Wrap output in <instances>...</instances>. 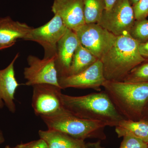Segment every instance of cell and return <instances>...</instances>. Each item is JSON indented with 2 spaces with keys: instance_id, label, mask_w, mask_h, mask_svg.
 <instances>
[{
  "instance_id": "6da1fadb",
  "label": "cell",
  "mask_w": 148,
  "mask_h": 148,
  "mask_svg": "<svg viewBox=\"0 0 148 148\" xmlns=\"http://www.w3.org/2000/svg\"><path fill=\"white\" fill-rule=\"evenodd\" d=\"M61 101L65 110L82 119L101 121L115 127L125 119L105 91L79 96L62 93Z\"/></svg>"
},
{
  "instance_id": "7a4b0ae2",
  "label": "cell",
  "mask_w": 148,
  "mask_h": 148,
  "mask_svg": "<svg viewBox=\"0 0 148 148\" xmlns=\"http://www.w3.org/2000/svg\"><path fill=\"white\" fill-rule=\"evenodd\" d=\"M139 43L129 33L117 37L114 44L101 59L106 80L123 82L132 70L145 62L139 51Z\"/></svg>"
},
{
  "instance_id": "3957f363",
  "label": "cell",
  "mask_w": 148,
  "mask_h": 148,
  "mask_svg": "<svg viewBox=\"0 0 148 148\" xmlns=\"http://www.w3.org/2000/svg\"><path fill=\"white\" fill-rule=\"evenodd\" d=\"M103 87L125 119L138 121L148 103V81L140 82L106 80Z\"/></svg>"
},
{
  "instance_id": "277c9868",
  "label": "cell",
  "mask_w": 148,
  "mask_h": 148,
  "mask_svg": "<svg viewBox=\"0 0 148 148\" xmlns=\"http://www.w3.org/2000/svg\"><path fill=\"white\" fill-rule=\"evenodd\" d=\"M48 129L56 130L76 139H105L104 129L108 125L101 121L82 119L64 108L50 115L40 116Z\"/></svg>"
},
{
  "instance_id": "5b68a950",
  "label": "cell",
  "mask_w": 148,
  "mask_h": 148,
  "mask_svg": "<svg viewBox=\"0 0 148 148\" xmlns=\"http://www.w3.org/2000/svg\"><path fill=\"white\" fill-rule=\"evenodd\" d=\"M75 32L81 44L100 60L114 45L117 37L97 23L85 24Z\"/></svg>"
},
{
  "instance_id": "8992f818",
  "label": "cell",
  "mask_w": 148,
  "mask_h": 148,
  "mask_svg": "<svg viewBox=\"0 0 148 148\" xmlns=\"http://www.w3.org/2000/svg\"><path fill=\"white\" fill-rule=\"evenodd\" d=\"M135 21L133 7L129 0H117L103 12L97 24L116 36L129 33Z\"/></svg>"
},
{
  "instance_id": "52a82bcc",
  "label": "cell",
  "mask_w": 148,
  "mask_h": 148,
  "mask_svg": "<svg viewBox=\"0 0 148 148\" xmlns=\"http://www.w3.org/2000/svg\"><path fill=\"white\" fill-rule=\"evenodd\" d=\"M68 28L58 14L46 24L31 30L27 40L36 42L44 49V57L56 56L58 41L65 34Z\"/></svg>"
},
{
  "instance_id": "ba28073f",
  "label": "cell",
  "mask_w": 148,
  "mask_h": 148,
  "mask_svg": "<svg viewBox=\"0 0 148 148\" xmlns=\"http://www.w3.org/2000/svg\"><path fill=\"white\" fill-rule=\"evenodd\" d=\"M56 56L40 59L33 55L27 58L29 66L24 68V75L27 80L25 85L34 86L40 84L54 85L60 87L56 68Z\"/></svg>"
},
{
  "instance_id": "9c48e42d",
  "label": "cell",
  "mask_w": 148,
  "mask_h": 148,
  "mask_svg": "<svg viewBox=\"0 0 148 148\" xmlns=\"http://www.w3.org/2000/svg\"><path fill=\"white\" fill-rule=\"evenodd\" d=\"M32 87V107L37 116L50 115L64 109L61 87L49 84L36 85Z\"/></svg>"
},
{
  "instance_id": "30bf717a",
  "label": "cell",
  "mask_w": 148,
  "mask_h": 148,
  "mask_svg": "<svg viewBox=\"0 0 148 148\" xmlns=\"http://www.w3.org/2000/svg\"><path fill=\"white\" fill-rule=\"evenodd\" d=\"M58 79L62 89L69 88H90L99 92L101 91V86L106 81L103 64L100 59L79 73L59 77Z\"/></svg>"
},
{
  "instance_id": "8fae6325",
  "label": "cell",
  "mask_w": 148,
  "mask_h": 148,
  "mask_svg": "<svg viewBox=\"0 0 148 148\" xmlns=\"http://www.w3.org/2000/svg\"><path fill=\"white\" fill-rule=\"evenodd\" d=\"M84 0H54L51 11L60 16L68 29L76 32L86 24Z\"/></svg>"
},
{
  "instance_id": "7c38bea8",
  "label": "cell",
  "mask_w": 148,
  "mask_h": 148,
  "mask_svg": "<svg viewBox=\"0 0 148 148\" xmlns=\"http://www.w3.org/2000/svg\"><path fill=\"white\" fill-rule=\"evenodd\" d=\"M80 44L75 32L68 29L57 44L55 65L58 78L68 75L73 56Z\"/></svg>"
},
{
  "instance_id": "4fadbf2b",
  "label": "cell",
  "mask_w": 148,
  "mask_h": 148,
  "mask_svg": "<svg viewBox=\"0 0 148 148\" xmlns=\"http://www.w3.org/2000/svg\"><path fill=\"white\" fill-rule=\"evenodd\" d=\"M19 56L16 53L13 60L5 69L0 70V109L4 106L12 113L16 112L14 94L20 86L15 77L14 65Z\"/></svg>"
},
{
  "instance_id": "5bb4252c",
  "label": "cell",
  "mask_w": 148,
  "mask_h": 148,
  "mask_svg": "<svg viewBox=\"0 0 148 148\" xmlns=\"http://www.w3.org/2000/svg\"><path fill=\"white\" fill-rule=\"evenodd\" d=\"M32 27L14 21L10 16L0 18V45L10 47L19 39L27 40Z\"/></svg>"
},
{
  "instance_id": "9a60e30c",
  "label": "cell",
  "mask_w": 148,
  "mask_h": 148,
  "mask_svg": "<svg viewBox=\"0 0 148 148\" xmlns=\"http://www.w3.org/2000/svg\"><path fill=\"white\" fill-rule=\"evenodd\" d=\"M38 134L49 148H83L85 145L84 140L76 139L56 130H40Z\"/></svg>"
},
{
  "instance_id": "2e32d148",
  "label": "cell",
  "mask_w": 148,
  "mask_h": 148,
  "mask_svg": "<svg viewBox=\"0 0 148 148\" xmlns=\"http://www.w3.org/2000/svg\"><path fill=\"white\" fill-rule=\"evenodd\" d=\"M115 132L119 138L130 135L148 144V123L143 120L138 121L123 120L116 126Z\"/></svg>"
},
{
  "instance_id": "e0dca14e",
  "label": "cell",
  "mask_w": 148,
  "mask_h": 148,
  "mask_svg": "<svg viewBox=\"0 0 148 148\" xmlns=\"http://www.w3.org/2000/svg\"><path fill=\"white\" fill-rule=\"evenodd\" d=\"M98 59L80 44L74 53L68 75L79 73L89 68Z\"/></svg>"
},
{
  "instance_id": "ac0fdd59",
  "label": "cell",
  "mask_w": 148,
  "mask_h": 148,
  "mask_svg": "<svg viewBox=\"0 0 148 148\" xmlns=\"http://www.w3.org/2000/svg\"><path fill=\"white\" fill-rule=\"evenodd\" d=\"M86 24L98 23L106 6L104 0H84Z\"/></svg>"
},
{
  "instance_id": "d6986e66",
  "label": "cell",
  "mask_w": 148,
  "mask_h": 148,
  "mask_svg": "<svg viewBox=\"0 0 148 148\" xmlns=\"http://www.w3.org/2000/svg\"><path fill=\"white\" fill-rule=\"evenodd\" d=\"M130 35L139 43L148 40V19L135 20L129 32Z\"/></svg>"
},
{
  "instance_id": "ffe728a7",
  "label": "cell",
  "mask_w": 148,
  "mask_h": 148,
  "mask_svg": "<svg viewBox=\"0 0 148 148\" xmlns=\"http://www.w3.org/2000/svg\"><path fill=\"white\" fill-rule=\"evenodd\" d=\"M147 81H148V62L135 67L130 72L123 82H140Z\"/></svg>"
},
{
  "instance_id": "44dd1931",
  "label": "cell",
  "mask_w": 148,
  "mask_h": 148,
  "mask_svg": "<svg viewBox=\"0 0 148 148\" xmlns=\"http://www.w3.org/2000/svg\"><path fill=\"white\" fill-rule=\"evenodd\" d=\"M119 148H148V144L134 136L126 135Z\"/></svg>"
},
{
  "instance_id": "7402d4cb",
  "label": "cell",
  "mask_w": 148,
  "mask_h": 148,
  "mask_svg": "<svg viewBox=\"0 0 148 148\" xmlns=\"http://www.w3.org/2000/svg\"><path fill=\"white\" fill-rule=\"evenodd\" d=\"M135 20L145 19L148 16V0H140L133 5Z\"/></svg>"
},
{
  "instance_id": "603a6c76",
  "label": "cell",
  "mask_w": 148,
  "mask_h": 148,
  "mask_svg": "<svg viewBox=\"0 0 148 148\" xmlns=\"http://www.w3.org/2000/svg\"><path fill=\"white\" fill-rule=\"evenodd\" d=\"M15 148H49L45 141L40 138V140L32 141L27 143L17 145Z\"/></svg>"
},
{
  "instance_id": "cb8c5ba5",
  "label": "cell",
  "mask_w": 148,
  "mask_h": 148,
  "mask_svg": "<svg viewBox=\"0 0 148 148\" xmlns=\"http://www.w3.org/2000/svg\"><path fill=\"white\" fill-rule=\"evenodd\" d=\"M139 50L140 54L145 58H148V40L146 42L140 43Z\"/></svg>"
},
{
  "instance_id": "d4e9b609",
  "label": "cell",
  "mask_w": 148,
  "mask_h": 148,
  "mask_svg": "<svg viewBox=\"0 0 148 148\" xmlns=\"http://www.w3.org/2000/svg\"><path fill=\"white\" fill-rule=\"evenodd\" d=\"M141 120H143L148 123V103L143 111Z\"/></svg>"
},
{
  "instance_id": "484cf974",
  "label": "cell",
  "mask_w": 148,
  "mask_h": 148,
  "mask_svg": "<svg viewBox=\"0 0 148 148\" xmlns=\"http://www.w3.org/2000/svg\"><path fill=\"white\" fill-rule=\"evenodd\" d=\"M83 148H102L100 146L99 142L95 143H88L85 144L84 147Z\"/></svg>"
},
{
  "instance_id": "4316f807",
  "label": "cell",
  "mask_w": 148,
  "mask_h": 148,
  "mask_svg": "<svg viewBox=\"0 0 148 148\" xmlns=\"http://www.w3.org/2000/svg\"><path fill=\"white\" fill-rule=\"evenodd\" d=\"M116 1L117 0H104L106 4V10H108L111 8Z\"/></svg>"
},
{
  "instance_id": "83f0119b",
  "label": "cell",
  "mask_w": 148,
  "mask_h": 148,
  "mask_svg": "<svg viewBox=\"0 0 148 148\" xmlns=\"http://www.w3.org/2000/svg\"><path fill=\"white\" fill-rule=\"evenodd\" d=\"M5 141L4 138L2 131L0 130V145L4 143Z\"/></svg>"
},
{
  "instance_id": "f1b7e54d",
  "label": "cell",
  "mask_w": 148,
  "mask_h": 148,
  "mask_svg": "<svg viewBox=\"0 0 148 148\" xmlns=\"http://www.w3.org/2000/svg\"><path fill=\"white\" fill-rule=\"evenodd\" d=\"M129 1L130 4H131L132 6H133V5L136 4L138 1H139L140 0H129Z\"/></svg>"
},
{
  "instance_id": "f546056e",
  "label": "cell",
  "mask_w": 148,
  "mask_h": 148,
  "mask_svg": "<svg viewBox=\"0 0 148 148\" xmlns=\"http://www.w3.org/2000/svg\"><path fill=\"white\" fill-rule=\"evenodd\" d=\"M8 47L6 46H4L0 45V50H3V49H5L8 48Z\"/></svg>"
},
{
  "instance_id": "4dcf8cb0",
  "label": "cell",
  "mask_w": 148,
  "mask_h": 148,
  "mask_svg": "<svg viewBox=\"0 0 148 148\" xmlns=\"http://www.w3.org/2000/svg\"><path fill=\"white\" fill-rule=\"evenodd\" d=\"M5 148H15V147H12L10 146L7 145L6 146Z\"/></svg>"
}]
</instances>
